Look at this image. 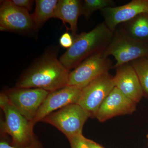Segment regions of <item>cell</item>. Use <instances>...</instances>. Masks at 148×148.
Listing matches in <instances>:
<instances>
[{"instance_id":"6da1fadb","label":"cell","mask_w":148,"mask_h":148,"mask_svg":"<svg viewBox=\"0 0 148 148\" xmlns=\"http://www.w3.org/2000/svg\"><path fill=\"white\" fill-rule=\"evenodd\" d=\"M70 72L55 53L47 52L22 75L16 88H40L53 92L67 86Z\"/></svg>"},{"instance_id":"7a4b0ae2","label":"cell","mask_w":148,"mask_h":148,"mask_svg":"<svg viewBox=\"0 0 148 148\" xmlns=\"http://www.w3.org/2000/svg\"><path fill=\"white\" fill-rule=\"evenodd\" d=\"M113 35L104 22L100 23L90 32L73 37V45L61 56L59 61L69 71L75 69L89 56L104 51Z\"/></svg>"},{"instance_id":"3957f363","label":"cell","mask_w":148,"mask_h":148,"mask_svg":"<svg viewBox=\"0 0 148 148\" xmlns=\"http://www.w3.org/2000/svg\"><path fill=\"white\" fill-rule=\"evenodd\" d=\"M0 107L5 115V121L1 124L2 131L10 136L12 145L26 147L36 140L33 130L34 124L10 103L5 93L0 95Z\"/></svg>"},{"instance_id":"277c9868","label":"cell","mask_w":148,"mask_h":148,"mask_svg":"<svg viewBox=\"0 0 148 148\" xmlns=\"http://www.w3.org/2000/svg\"><path fill=\"white\" fill-rule=\"evenodd\" d=\"M106 57L112 56L116 68L123 64L143 57L148 58V41L135 39L126 32L124 28L116 29L111 42L103 51Z\"/></svg>"},{"instance_id":"5b68a950","label":"cell","mask_w":148,"mask_h":148,"mask_svg":"<svg viewBox=\"0 0 148 148\" xmlns=\"http://www.w3.org/2000/svg\"><path fill=\"white\" fill-rule=\"evenodd\" d=\"M89 117L80 106L73 103L50 114L42 121L56 127L68 139L82 134L84 125Z\"/></svg>"},{"instance_id":"8992f818","label":"cell","mask_w":148,"mask_h":148,"mask_svg":"<svg viewBox=\"0 0 148 148\" xmlns=\"http://www.w3.org/2000/svg\"><path fill=\"white\" fill-rule=\"evenodd\" d=\"M112 61L103 51L95 53L82 62L69 74L68 85L83 89L98 77L108 72Z\"/></svg>"},{"instance_id":"52a82bcc","label":"cell","mask_w":148,"mask_h":148,"mask_svg":"<svg viewBox=\"0 0 148 148\" xmlns=\"http://www.w3.org/2000/svg\"><path fill=\"white\" fill-rule=\"evenodd\" d=\"M115 87L114 77L109 72L105 73L83 88L77 104L90 118H95L101 104Z\"/></svg>"},{"instance_id":"ba28073f","label":"cell","mask_w":148,"mask_h":148,"mask_svg":"<svg viewBox=\"0 0 148 148\" xmlns=\"http://www.w3.org/2000/svg\"><path fill=\"white\" fill-rule=\"evenodd\" d=\"M49 92L38 88H16L5 93L22 115L33 122L37 112Z\"/></svg>"},{"instance_id":"9c48e42d","label":"cell","mask_w":148,"mask_h":148,"mask_svg":"<svg viewBox=\"0 0 148 148\" xmlns=\"http://www.w3.org/2000/svg\"><path fill=\"white\" fill-rule=\"evenodd\" d=\"M34 29L32 15L28 11L14 5L11 0L1 1V31L25 33Z\"/></svg>"},{"instance_id":"30bf717a","label":"cell","mask_w":148,"mask_h":148,"mask_svg":"<svg viewBox=\"0 0 148 148\" xmlns=\"http://www.w3.org/2000/svg\"><path fill=\"white\" fill-rule=\"evenodd\" d=\"M82 89L66 86L49 92L40 107L33 120L34 124L42 121L50 114L70 104L77 103Z\"/></svg>"},{"instance_id":"8fae6325","label":"cell","mask_w":148,"mask_h":148,"mask_svg":"<svg viewBox=\"0 0 148 148\" xmlns=\"http://www.w3.org/2000/svg\"><path fill=\"white\" fill-rule=\"evenodd\" d=\"M101 12L103 22L114 32L119 24L128 22L140 14L148 13V0H132L124 5L106 8Z\"/></svg>"},{"instance_id":"7c38bea8","label":"cell","mask_w":148,"mask_h":148,"mask_svg":"<svg viewBox=\"0 0 148 148\" xmlns=\"http://www.w3.org/2000/svg\"><path fill=\"white\" fill-rule=\"evenodd\" d=\"M136 104L115 87L101 104L95 118L103 122L117 116L130 114L136 110Z\"/></svg>"},{"instance_id":"4fadbf2b","label":"cell","mask_w":148,"mask_h":148,"mask_svg":"<svg viewBox=\"0 0 148 148\" xmlns=\"http://www.w3.org/2000/svg\"><path fill=\"white\" fill-rule=\"evenodd\" d=\"M114 77L115 87L125 96L137 104L144 96L143 89L130 63L117 67Z\"/></svg>"},{"instance_id":"5bb4252c","label":"cell","mask_w":148,"mask_h":148,"mask_svg":"<svg viewBox=\"0 0 148 148\" xmlns=\"http://www.w3.org/2000/svg\"><path fill=\"white\" fill-rule=\"evenodd\" d=\"M82 4L79 0H59L53 18H59L64 24L68 23L73 37L77 35L78 19L82 14Z\"/></svg>"},{"instance_id":"9a60e30c","label":"cell","mask_w":148,"mask_h":148,"mask_svg":"<svg viewBox=\"0 0 148 148\" xmlns=\"http://www.w3.org/2000/svg\"><path fill=\"white\" fill-rule=\"evenodd\" d=\"M36 8L32 14L36 29L41 27L46 21L53 18L54 12L58 1L36 0Z\"/></svg>"},{"instance_id":"2e32d148","label":"cell","mask_w":148,"mask_h":148,"mask_svg":"<svg viewBox=\"0 0 148 148\" xmlns=\"http://www.w3.org/2000/svg\"><path fill=\"white\" fill-rule=\"evenodd\" d=\"M124 29L135 39L148 41V13L140 14L126 22Z\"/></svg>"},{"instance_id":"e0dca14e","label":"cell","mask_w":148,"mask_h":148,"mask_svg":"<svg viewBox=\"0 0 148 148\" xmlns=\"http://www.w3.org/2000/svg\"><path fill=\"white\" fill-rule=\"evenodd\" d=\"M130 63L137 74L144 96L148 98V58H138Z\"/></svg>"},{"instance_id":"ac0fdd59","label":"cell","mask_w":148,"mask_h":148,"mask_svg":"<svg viewBox=\"0 0 148 148\" xmlns=\"http://www.w3.org/2000/svg\"><path fill=\"white\" fill-rule=\"evenodd\" d=\"M114 5V2L112 0H85L82 4V14L88 19L96 11L112 7Z\"/></svg>"},{"instance_id":"d6986e66","label":"cell","mask_w":148,"mask_h":148,"mask_svg":"<svg viewBox=\"0 0 148 148\" xmlns=\"http://www.w3.org/2000/svg\"><path fill=\"white\" fill-rule=\"evenodd\" d=\"M86 138L82 134L74 136L68 139L71 148H90Z\"/></svg>"},{"instance_id":"ffe728a7","label":"cell","mask_w":148,"mask_h":148,"mask_svg":"<svg viewBox=\"0 0 148 148\" xmlns=\"http://www.w3.org/2000/svg\"><path fill=\"white\" fill-rule=\"evenodd\" d=\"M0 148H43L40 141L37 139L32 144L24 147H16L11 145L7 142L4 140H1Z\"/></svg>"},{"instance_id":"44dd1931","label":"cell","mask_w":148,"mask_h":148,"mask_svg":"<svg viewBox=\"0 0 148 148\" xmlns=\"http://www.w3.org/2000/svg\"><path fill=\"white\" fill-rule=\"evenodd\" d=\"M59 42L62 47L69 49L73 45V38L72 35L68 32H66L61 36L59 40Z\"/></svg>"},{"instance_id":"7402d4cb","label":"cell","mask_w":148,"mask_h":148,"mask_svg":"<svg viewBox=\"0 0 148 148\" xmlns=\"http://www.w3.org/2000/svg\"><path fill=\"white\" fill-rule=\"evenodd\" d=\"M14 5L28 11L32 10L34 1L31 0H11Z\"/></svg>"},{"instance_id":"603a6c76","label":"cell","mask_w":148,"mask_h":148,"mask_svg":"<svg viewBox=\"0 0 148 148\" xmlns=\"http://www.w3.org/2000/svg\"><path fill=\"white\" fill-rule=\"evenodd\" d=\"M86 140L88 145L90 148H105L103 146L92 140L86 138Z\"/></svg>"},{"instance_id":"cb8c5ba5","label":"cell","mask_w":148,"mask_h":148,"mask_svg":"<svg viewBox=\"0 0 148 148\" xmlns=\"http://www.w3.org/2000/svg\"><path fill=\"white\" fill-rule=\"evenodd\" d=\"M147 139L148 140V134L147 135Z\"/></svg>"},{"instance_id":"d4e9b609","label":"cell","mask_w":148,"mask_h":148,"mask_svg":"<svg viewBox=\"0 0 148 148\" xmlns=\"http://www.w3.org/2000/svg\"></svg>"}]
</instances>
